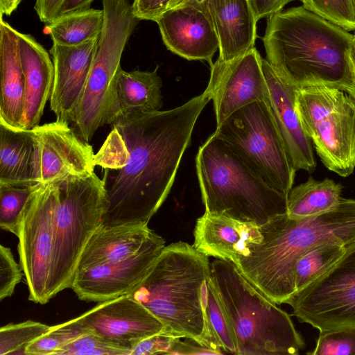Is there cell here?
Segmentation results:
<instances>
[{
    "mask_svg": "<svg viewBox=\"0 0 355 355\" xmlns=\"http://www.w3.org/2000/svg\"><path fill=\"white\" fill-rule=\"evenodd\" d=\"M204 92L168 110L133 112L112 124L124 141L123 164L104 168L103 226L148 225L170 193L197 119L209 102Z\"/></svg>",
    "mask_w": 355,
    "mask_h": 355,
    "instance_id": "1",
    "label": "cell"
},
{
    "mask_svg": "<svg viewBox=\"0 0 355 355\" xmlns=\"http://www.w3.org/2000/svg\"><path fill=\"white\" fill-rule=\"evenodd\" d=\"M260 230L261 242L235 265L269 299L286 304L295 293L294 268L304 253L320 244L355 241V200L342 197L332 208L306 217L280 214Z\"/></svg>",
    "mask_w": 355,
    "mask_h": 355,
    "instance_id": "2",
    "label": "cell"
},
{
    "mask_svg": "<svg viewBox=\"0 0 355 355\" xmlns=\"http://www.w3.org/2000/svg\"><path fill=\"white\" fill-rule=\"evenodd\" d=\"M354 35L303 6L267 19L263 43L266 60L298 87L354 84L350 50Z\"/></svg>",
    "mask_w": 355,
    "mask_h": 355,
    "instance_id": "3",
    "label": "cell"
},
{
    "mask_svg": "<svg viewBox=\"0 0 355 355\" xmlns=\"http://www.w3.org/2000/svg\"><path fill=\"white\" fill-rule=\"evenodd\" d=\"M209 257L187 243L165 246L146 276L128 295L164 324L163 332L191 338L212 349H221L206 312Z\"/></svg>",
    "mask_w": 355,
    "mask_h": 355,
    "instance_id": "4",
    "label": "cell"
},
{
    "mask_svg": "<svg viewBox=\"0 0 355 355\" xmlns=\"http://www.w3.org/2000/svg\"><path fill=\"white\" fill-rule=\"evenodd\" d=\"M211 279L230 322L240 355H296L306 347L291 316L230 261L211 263Z\"/></svg>",
    "mask_w": 355,
    "mask_h": 355,
    "instance_id": "5",
    "label": "cell"
},
{
    "mask_svg": "<svg viewBox=\"0 0 355 355\" xmlns=\"http://www.w3.org/2000/svg\"><path fill=\"white\" fill-rule=\"evenodd\" d=\"M196 166L205 212L259 225L287 212L288 196L264 182L214 134L200 146Z\"/></svg>",
    "mask_w": 355,
    "mask_h": 355,
    "instance_id": "6",
    "label": "cell"
},
{
    "mask_svg": "<svg viewBox=\"0 0 355 355\" xmlns=\"http://www.w3.org/2000/svg\"><path fill=\"white\" fill-rule=\"evenodd\" d=\"M102 4L104 22L96 55L70 119L71 128L88 143L98 128L109 125L122 53L140 21L128 0H102Z\"/></svg>",
    "mask_w": 355,
    "mask_h": 355,
    "instance_id": "7",
    "label": "cell"
},
{
    "mask_svg": "<svg viewBox=\"0 0 355 355\" xmlns=\"http://www.w3.org/2000/svg\"><path fill=\"white\" fill-rule=\"evenodd\" d=\"M57 184L60 201L55 219L51 297L71 288L83 251L101 224L107 205L103 181L95 172Z\"/></svg>",
    "mask_w": 355,
    "mask_h": 355,
    "instance_id": "8",
    "label": "cell"
},
{
    "mask_svg": "<svg viewBox=\"0 0 355 355\" xmlns=\"http://www.w3.org/2000/svg\"><path fill=\"white\" fill-rule=\"evenodd\" d=\"M296 110L324 166L349 176L355 168V98L336 87H299Z\"/></svg>",
    "mask_w": 355,
    "mask_h": 355,
    "instance_id": "9",
    "label": "cell"
},
{
    "mask_svg": "<svg viewBox=\"0 0 355 355\" xmlns=\"http://www.w3.org/2000/svg\"><path fill=\"white\" fill-rule=\"evenodd\" d=\"M213 134L264 182L288 195L296 169L266 102H254L235 111Z\"/></svg>",
    "mask_w": 355,
    "mask_h": 355,
    "instance_id": "10",
    "label": "cell"
},
{
    "mask_svg": "<svg viewBox=\"0 0 355 355\" xmlns=\"http://www.w3.org/2000/svg\"><path fill=\"white\" fill-rule=\"evenodd\" d=\"M59 201L57 183L40 184L27 202L19 222L18 251L28 300L40 304L52 298L55 219Z\"/></svg>",
    "mask_w": 355,
    "mask_h": 355,
    "instance_id": "11",
    "label": "cell"
},
{
    "mask_svg": "<svg viewBox=\"0 0 355 355\" xmlns=\"http://www.w3.org/2000/svg\"><path fill=\"white\" fill-rule=\"evenodd\" d=\"M286 304L300 322L320 332L355 328V241L327 272Z\"/></svg>",
    "mask_w": 355,
    "mask_h": 355,
    "instance_id": "12",
    "label": "cell"
},
{
    "mask_svg": "<svg viewBox=\"0 0 355 355\" xmlns=\"http://www.w3.org/2000/svg\"><path fill=\"white\" fill-rule=\"evenodd\" d=\"M34 151L32 177L35 183H57L69 177L94 172L92 146L69 123L56 120L32 129Z\"/></svg>",
    "mask_w": 355,
    "mask_h": 355,
    "instance_id": "13",
    "label": "cell"
},
{
    "mask_svg": "<svg viewBox=\"0 0 355 355\" xmlns=\"http://www.w3.org/2000/svg\"><path fill=\"white\" fill-rule=\"evenodd\" d=\"M210 68L209 81L204 92L213 101L216 126L248 104L266 103L269 92L262 58L255 47L231 60L217 58Z\"/></svg>",
    "mask_w": 355,
    "mask_h": 355,
    "instance_id": "14",
    "label": "cell"
},
{
    "mask_svg": "<svg viewBox=\"0 0 355 355\" xmlns=\"http://www.w3.org/2000/svg\"><path fill=\"white\" fill-rule=\"evenodd\" d=\"M157 234L132 256L77 269L71 288L78 298L103 302L128 295L146 276L165 248Z\"/></svg>",
    "mask_w": 355,
    "mask_h": 355,
    "instance_id": "15",
    "label": "cell"
},
{
    "mask_svg": "<svg viewBox=\"0 0 355 355\" xmlns=\"http://www.w3.org/2000/svg\"><path fill=\"white\" fill-rule=\"evenodd\" d=\"M80 317L91 331L131 352L140 340L164 328L155 315L128 295L101 302Z\"/></svg>",
    "mask_w": 355,
    "mask_h": 355,
    "instance_id": "16",
    "label": "cell"
},
{
    "mask_svg": "<svg viewBox=\"0 0 355 355\" xmlns=\"http://www.w3.org/2000/svg\"><path fill=\"white\" fill-rule=\"evenodd\" d=\"M166 48L189 60H205L210 66L219 49L218 40L202 4L171 8L155 20Z\"/></svg>",
    "mask_w": 355,
    "mask_h": 355,
    "instance_id": "17",
    "label": "cell"
},
{
    "mask_svg": "<svg viewBox=\"0 0 355 355\" xmlns=\"http://www.w3.org/2000/svg\"><path fill=\"white\" fill-rule=\"evenodd\" d=\"M269 96L266 101L287 153L296 169L312 173L317 166L313 144L304 132L297 110L298 87L283 78L262 58Z\"/></svg>",
    "mask_w": 355,
    "mask_h": 355,
    "instance_id": "18",
    "label": "cell"
},
{
    "mask_svg": "<svg viewBox=\"0 0 355 355\" xmlns=\"http://www.w3.org/2000/svg\"><path fill=\"white\" fill-rule=\"evenodd\" d=\"M98 38L76 45L53 42L50 50L54 80L50 107L56 120L69 123L85 86L96 55Z\"/></svg>",
    "mask_w": 355,
    "mask_h": 355,
    "instance_id": "19",
    "label": "cell"
},
{
    "mask_svg": "<svg viewBox=\"0 0 355 355\" xmlns=\"http://www.w3.org/2000/svg\"><path fill=\"white\" fill-rule=\"evenodd\" d=\"M193 236L198 251L234 264L261 241L260 225L207 212L198 218Z\"/></svg>",
    "mask_w": 355,
    "mask_h": 355,
    "instance_id": "20",
    "label": "cell"
},
{
    "mask_svg": "<svg viewBox=\"0 0 355 355\" xmlns=\"http://www.w3.org/2000/svg\"><path fill=\"white\" fill-rule=\"evenodd\" d=\"M219 43L218 58L228 61L254 48L258 21L251 0H205Z\"/></svg>",
    "mask_w": 355,
    "mask_h": 355,
    "instance_id": "21",
    "label": "cell"
},
{
    "mask_svg": "<svg viewBox=\"0 0 355 355\" xmlns=\"http://www.w3.org/2000/svg\"><path fill=\"white\" fill-rule=\"evenodd\" d=\"M21 62L24 76L22 129L40 125L46 102L50 100L54 67L46 50L31 35L18 32Z\"/></svg>",
    "mask_w": 355,
    "mask_h": 355,
    "instance_id": "22",
    "label": "cell"
},
{
    "mask_svg": "<svg viewBox=\"0 0 355 355\" xmlns=\"http://www.w3.org/2000/svg\"><path fill=\"white\" fill-rule=\"evenodd\" d=\"M0 121L21 128L24 101L18 31L1 17L0 19Z\"/></svg>",
    "mask_w": 355,
    "mask_h": 355,
    "instance_id": "23",
    "label": "cell"
},
{
    "mask_svg": "<svg viewBox=\"0 0 355 355\" xmlns=\"http://www.w3.org/2000/svg\"><path fill=\"white\" fill-rule=\"evenodd\" d=\"M157 234L148 225H100L85 245L77 269L125 259L138 252Z\"/></svg>",
    "mask_w": 355,
    "mask_h": 355,
    "instance_id": "24",
    "label": "cell"
},
{
    "mask_svg": "<svg viewBox=\"0 0 355 355\" xmlns=\"http://www.w3.org/2000/svg\"><path fill=\"white\" fill-rule=\"evenodd\" d=\"M162 80L157 73V67L153 71H126L121 67L115 78L109 125L130 113L160 110L162 107Z\"/></svg>",
    "mask_w": 355,
    "mask_h": 355,
    "instance_id": "25",
    "label": "cell"
},
{
    "mask_svg": "<svg viewBox=\"0 0 355 355\" xmlns=\"http://www.w3.org/2000/svg\"><path fill=\"white\" fill-rule=\"evenodd\" d=\"M33 131L15 128L0 121V183L37 184L33 180Z\"/></svg>",
    "mask_w": 355,
    "mask_h": 355,
    "instance_id": "26",
    "label": "cell"
},
{
    "mask_svg": "<svg viewBox=\"0 0 355 355\" xmlns=\"http://www.w3.org/2000/svg\"><path fill=\"white\" fill-rule=\"evenodd\" d=\"M342 191V184L331 179L316 180L310 176L306 182L290 191L286 214L302 218L325 211L339 202Z\"/></svg>",
    "mask_w": 355,
    "mask_h": 355,
    "instance_id": "27",
    "label": "cell"
},
{
    "mask_svg": "<svg viewBox=\"0 0 355 355\" xmlns=\"http://www.w3.org/2000/svg\"><path fill=\"white\" fill-rule=\"evenodd\" d=\"M103 22V10L89 8L60 15L46 24V28L53 42L76 45L99 37Z\"/></svg>",
    "mask_w": 355,
    "mask_h": 355,
    "instance_id": "28",
    "label": "cell"
},
{
    "mask_svg": "<svg viewBox=\"0 0 355 355\" xmlns=\"http://www.w3.org/2000/svg\"><path fill=\"white\" fill-rule=\"evenodd\" d=\"M345 248L346 246L339 244L324 243L304 253L294 268L295 293L327 272L342 257Z\"/></svg>",
    "mask_w": 355,
    "mask_h": 355,
    "instance_id": "29",
    "label": "cell"
},
{
    "mask_svg": "<svg viewBox=\"0 0 355 355\" xmlns=\"http://www.w3.org/2000/svg\"><path fill=\"white\" fill-rule=\"evenodd\" d=\"M89 331L80 315L62 324L51 326L46 334L29 345L26 355H59L65 347Z\"/></svg>",
    "mask_w": 355,
    "mask_h": 355,
    "instance_id": "30",
    "label": "cell"
},
{
    "mask_svg": "<svg viewBox=\"0 0 355 355\" xmlns=\"http://www.w3.org/2000/svg\"><path fill=\"white\" fill-rule=\"evenodd\" d=\"M40 184L15 185L0 183V227L2 230L18 236L21 213Z\"/></svg>",
    "mask_w": 355,
    "mask_h": 355,
    "instance_id": "31",
    "label": "cell"
},
{
    "mask_svg": "<svg viewBox=\"0 0 355 355\" xmlns=\"http://www.w3.org/2000/svg\"><path fill=\"white\" fill-rule=\"evenodd\" d=\"M50 327L33 320L1 327L0 355H26L29 345L46 334Z\"/></svg>",
    "mask_w": 355,
    "mask_h": 355,
    "instance_id": "32",
    "label": "cell"
},
{
    "mask_svg": "<svg viewBox=\"0 0 355 355\" xmlns=\"http://www.w3.org/2000/svg\"><path fill=\"white\" fill-rule=\"evenodd\" d=\"M210 277L207 282L206 312L221 349L226 353L236 354L237 346L230 322Z\"/></svg>",
    "mask_w": 355,
    "mask_h": 355,
    "instance_id": "33",
    "label": "cell"
},
{
    "mask_svg": "<svg viewBox=\"0 0 355 355\" xmlns=\"http://www.w3.org/2000/svg\"><path fill=\"white\" fill-rule=\"evenodd\" d=\"M308 10L347 31H355L353 0H302Z\"/></svg>",
    "mask_w": 355,
    "mask_h": 355,
    "instance_id": "34",
    "label": "cell"
},
{
    "mask_svg": "<svg viewBox=\"0 0 355 355\" xmlns=\"http://www.w3.org/2000/svg\"><path fill=\"white\" fill-rule=\"evenodd\" d=\"M59 355H131V350L89 331L65 347Z\"/></svg>",
    "mask_w": 355,
    "mask_h": 355,
    "instance_id": "35",
    "label": "cell"
},
{
    "mask_svg": "<svg viewBox=\"0 0 355 355\" xmlns=\"http://www.w3.org/2000/svg\"><path fill=\"white\" fill-rule=\"evenodd\" d=\"M311 355H355V328L320 332Z\"/></svg>",
    "mask_w": 355,
    "mask_h": 355,
    "instance_id": "36",
    "label": "cell"
},
{
    "mask_svg": "<svg viewBox=\"0 0 355 355\" xmlns=\"http://www.w3.org/2000/svg\"><path fill=\"white\" fill-rule=\"evenodd\" d=\"M22 270L10 248L0 245V300L11 296L22 277Z\"/></svg>",
    "mask_w": 355,
    "mask_h": 355,
    "instance_id": "37",
    "label": "cell"
},
{
    "mask_svg": "<svg viewBox=\"0 0 355 355\" xmlns=\"http://www.w3.org/2000/svg\"><path fill=\"white\" fill-rule=\"evenodd\" d=\"M175 338L163 331L152 335L140 340L131 355L168 354Z\"/></svg>",
    "mask_w": 355,
    "mask_h": 355,
    "instance_id": "38",
    "label": "cell"
},
{
    "mask_svg": "<svg viewBox=\"0 0 355 355\" xmlns=\"http://www.w3.org/2000/svg\"><path fill=\"white\" fill-rule=\"evenodd\" d=\"M173 0H134L133 12L139 20L155 21L168 10Z\"/></svg>",
    "mask_w": 355,
    "mask_h": 355,
    "instance_id": "39",
    "label": "cell"
},
{
    "mask_svg": "<svg viewBox=\"0 0 355 355\" xmlns=\"http://www.w3.org/2000/svg\"><path fill=\"white\" fill-rule=\"evenodd\" d=\"M168 354H216L212 349L205 347L193 339L187 338L186 341H181L176 338Z\"/></svg>",
    "mask_w": 355,
    "mask_h": 355,
    "instance_id": "40",
    "label": "cell"
},
{
    "mask_svg": "<svg viewBox=\"0 0 355 355\" xmlns=\"http://www.w3.org/2000/svg\"><path fill=\"white\" fill-rule=\"evenodd\" d=\"M295 0H251L256 17L259 21L261 19H268L272 15L282 10L288 3ZM302 1V0H300Z\"/></svg>",
    "mask_w": 355,
    "mask_h": 355,
    "instance_id": "41",
    "label": "cell"
},
{
    "mask_svg": "<svg viewBox=\"0 0 355 355\" xmlns=\"http://www.w3.org/2000/svg\"><path fill=\"white\" fill-rule=\"evenodd\" d=\"M63 0H35L34 9L41 21L48 24L56 18L58 11Z\"/></svg>",
    "mask_w": 355,
    "mask_h": 355,
    "instance_id": "42",
    "label": "cell"
},
{
    "mask_svg": "<svg viewBox=\"0 0 355 355\" xmlns=\"http://www.w3.org/2000/svg\"><path fill=\"white\" fill-rule=\"evenodd\" d=\"M94 0H63L57 17L90 8Z\"/></svg>",
    "mask_w": 355,
    "mask_h": 355,
    "instance_id": "43",
    "label": "cell"
},
{
    "mask_svg": "<svg viewBox=\"0 0 355 355\" xmlns=\"http://www.w3.org/2000/svg\"><path fill=\"white\" fill-rule=\"evenodd\" d=\"M21 0H0V13L10 16L17 8Z\"/></svg>",
    "mask_w": 355,
    "mask_h": 355,
    "instance_id": "44",
    "label": "cell"
},
{
    "mask_svg": "<svg viewBox=\"0 0 355 355\" xmlns=\"http://www.w3.org/2000/svg\"><path fill=\"white\" fill-rule=\"evenodd\" d=\"M350 59L352 67V71L354 76V84H355V35H354L351 50H350Z\"/></svg>",
    "mask_w": 355,
    "mask_h": 355,
    "instance_id": "45",
    "label": "cell"
},
{
    "mask_svg": "<svg viewBox=\"0 0 355 355\" xmlns=\"http://www.w3.org/2000/svg\"><path fill=\"white\" fill-rule=\"evenodd\" d=\"M205 0H185L179 6L185 4H201ZM177 7V6H176Z\"/></svg>",
    "mask_w": 355,
    "mask_h": 355,
    "instance_id": "46",
    "label": "cell"
},
{
    "mask_svg": "<svg viewBox=\"0 0 355 355\" xmlns=\"http://www.w3.org/2000/svg\"><path fill=\"white\" fill-rule=\"evenodd\" d=\"M345 91L349 93L353 98H355V84H353L345 89Z\"/></svg>",
    "mask_w": 355,
    "mask_h": 355,
    "instance_id": "47",
    "label": "cell"
},
{
    "mask_svg": "<svg viewBox=\"0 0 355 355\" xmlns=\"http://www.w3.org/2000/svg\"><path fill=\"white\" fill-rule=\"evenodd\" d=\"M185 0H173L172 2L171 3L170 6H169V8L168 10L171 9V8H173L179 5H180L181 3H182Z\"/></svg>",
    "mask_w": 355,
    "mask_h": 355,
    "instance_id": "48",
    "label": "cell"
},
{
    "mask_svg": "<svg viewBox=\"0 0 355 355\" xmlns=\"http://www.w3.org/2000/svg\"><path fill=\"white\" fill-rule=\"evenodd\" d=\"M353 1H354V6H355V0H353Z\"/></svg>",
    "mask_w": 355,
    "mask_h": 355,
    "instance_id": "49",
    "label": "cell"
}]
</instances>
